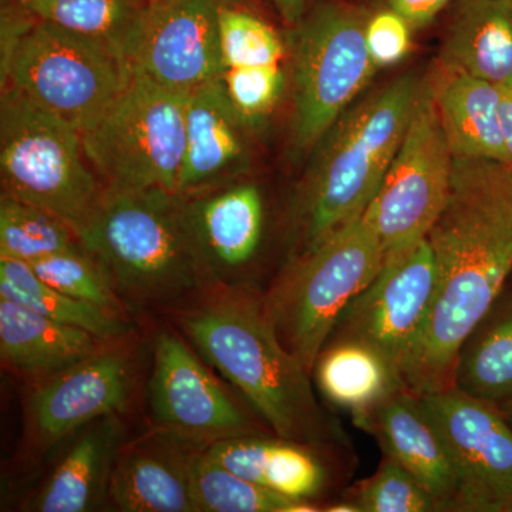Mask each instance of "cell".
I'll list each match as a JSON object with an SVG mask.
<instances>
[{"mask_svg": "<svg viewBox=\"0 0 512 512\" xmlns=\"http://www.w3.org/2000/svg\"><path fill=\"white\" fill-rule=\"evenodd\" d=\"M355 512H439L436 498L412 473L383 456L375 474L342 495Z\"/></svg>", "mask_w": 512, "mask_h": 512, "instance_id": "31", "label": "cell"}, {"mask_svg": "<svg viewBox=\"0 0 512 512\" xmlns=\"http://www.w3.org/2000/svg\"><path fill=\"white\" fill-rule=\"evenodd\" d=\"M357 429L375 437L383 456L412 473L450 512L457 494L456 463L423 397L403 387L359 420Z\"/></svg>", "mask_w": 512, "mask_h": 512, "instance_id": "16", "label": "cell"}, {"mask_svg": "<svg viewBox=\"0 0 512 512\" xmlns=\"http://www.w3.org/2000/svg\"><path fill=\"white\" fill-rule=\"evenodd\" d=\"M367 16L325 2L293 26V144L301 153L318 146L379 69L366 45Z\"/></svg>", "mask_w": 512, "mask_h": 512, "instance_id": "9", "label": "cell"}, {"mask_svg": "<svg viewBox=\"0 0 512 512\" xmlns=\"http://www.w3.org/2000/svg\"><path fill=\"white\" fill-rule=\"evenodd\" d=\"M76 235L114 289L141 305L173 301L211 275L177 192L104 190Z\"/></svg>", "mask_w": 512, "mask_h": 512, "instance_id": "4", "label": "cell"}, {"mask_svg": "<svg viewBox=\"0 0 512 512\" xmlns=\"http://www.w3.org/2000/svg\"><path fill=\"white\" fill-rule=\"evenodd\" d=\"M498 116H500L505 153H507V164L512 167V86L500 87Z\"/></svg>", "mask_w": 512, "mask_h": 512, "instance_id": "37", "label": "cell"}, {"mask_svg": "<svg viewBox=\"0 0 512 512\" xmlns=\"http://www.w3.org/2000/svg\"><path fill=\"white\" fill-rule=\"evenodd\" d=\"M222 86L234 109L249 128H254L274 111L286 86L281 64L231 67L221 74Z\"/></svg>", "mask_w": 512, "mask_h": 512, "instance_id": "34", "label": "cell"}, {"mask_svg": "<svg viewBox=\"0 0 512 512\" xmlns=\"http://www.w3.org/2000/svg\"><path fill=\"white\" fill-rule=\"evenodd\" d=\"M434 101L454 158L507 164L498 104L500 87L439 66L430 77Z\"/></svg>", "mask_w": 512, "mask_h": 512, "instance_id": "22", "label": "cell"}, {"mask_svg": "<svg viewBox=\"0 0 512 512\" xmlns=\"http://www.w3.org/2000/svg\"><path fill=\"white\" fill-rule=\"evenodd\" d=\"M454 0H386L387 8L396 10L413 29L430 25Z\"/></svg>", "mask_w": 512, "mask_h": 512, "instance_id": "36", "label": "cell"}, {"mask_svg": "<svg viewBox=\"0 0 512 512\" xmlns=\"http://www.w3.org/2000/svg\"><path fill=\"white\" fill-rule=\"evenodd\" d=\"M434 292L436 262L429 241L424 239L402 258L383 265L375 281L349 303L330 339L365 343L389 359L402 375V367L426 326Z\"/></svg>", "mask_w": 512, "mask_h": 512, "instance_id": "13", "label": "cell"}, {"mask_svg": "<svg viewBox=\"0 0 512 512\" xmlns=\"http://www.w3.org/2000/svg\"><path fill=\"white\" fill-rule=\"evenodd\" d=\"M312 376L323 396L346 410L353 421L406 387L389 359L350 339H330L316 360Z\"/></svg>", "mask_w": 512, "mask_h": 512, "instance_id": "25", "label": "cell"}, {"mask_svg": "<svg viewBox=\"0 0 512 512\" xmlns=\"http://www.w3.org/2000/svg\"><path fill=\"white\" fill-rule=\"evenodd\" d=\"M192 227L211 274L248 264L261 244L264 201L252 184L188 198Z\"/></svg>", "mask_w": 512, "mask_h": 512, "instance_id": "21", "label": "cell"}, {"mask_svg": "<svg viewBox=\"0 0 512 512\" xmlns=\"http://www.w3.org/2000/svg\"><path fill=\"white\" fill-rule=\"evenodd\" d=\"M208 444L163 430L161 437L123 448L114 460L109 494L121 511L195 512L192 458Z\"/></svg>", "mask_w": 512, "mask_h": 512, "instance_id": "18", "label": "cell"}, {"mask_svg": "<svg viewBox=\"0 0 512 512\" xmlns=\"http://www.w3.org/2000/svg\"><path fill=\"white\" fill-rule=\"evenodd\" d=\"M150 406L161 430L202 444L262 433L183 340L168 330L156 343Z\"/></svg>", "mask_w": 512, "mask_h": 512, "instance_id": "14", "label": "cell"}, {"mask_svg": "<svg viewBox=\"0 0 512 512\" xmlns=\"http://www.w3.org/2000/svg\"><path fill=\"white\" fill-rule=\"evenodd\" d=\"M190 484L195 510L201 512L318 511L311 501H296L229 473L204 454L192 458Z\"/></svg>", "mask_w": 512, "mask_h": 512, "instance_id": "29", "label": "cell"}, {"mask_svg": "<svg viewBox=\"0 0 512 512\" xmlns=\"http://www.w3.org/2000/svg\"><path fill=\"white\" fill-rule=\"evenodd\" d=\"M116 416V414H114ZM114 416L93 421L73 444L52 477L30 504L40 512L93 510L109 491L119 427Z\"/></svg>", "mask_w": 512, "mask_h": 512, "instance_id": "24", "label": "cell"}, {"mask_svg": "<svg viewBox=\"0 0 512 512\" xmlns=\"http://www.w3.org/2000/svg\"><path fill=\"white\" fill-rule=\"evenodd\" d=\"M220 45L224 69L274 66L285 56L284 40L271 25L247 10L224 3L220 10Z\"/></svg>", "mask_w": 512, "mask_h": 512, "instance_id": "33", "label": "cell"}, {"mask_svg": "<svg viewBox=\"0 0 512 512\" xmlns=\"http://www.w3.org/2000/svg\"><path fill=\"white\" fill-rule=\"evenodd\" d=\"M315 447L261 434L229 437L204 447L210 460L229 473L296 501L320 497L329 483Z\"/></svg>", "mask_w": 512, "mask_h": 512, "instance_id": "19", "label": "cell"}, {"mask_svg": "<svg viewBox=\"0 0 512 512\" xmlns=\"http://www.w3.org/2000/svg\"><path fill=\"white\" fill-rule=\"evenodd\" d=\"M79 245L73 228L56 215L2 195L0 258L15 259L30 265Z\"/></svg>", "mask_w": 512, "mask_h": 512, "instance_id": "30", "label": "cell"}, {"mask_svg": "<svg viewBox=\"0 0 512 512\" xmlns=\"http://www.w3.org/2000/svg\"><path fill=\"white\" fill-rule=\"evenodd\" d=\"M436 292L426 326L402 367L419 396L454 386L458 352L512 274V167L454 158L446 207L429 237Z\"/></svg>", "mask_w": 512, "mask_h": 512, "instance_id": "1", "label": "cell"}, {"mask_svg": "<svg viewBox=\"0 0 512 512\" xmlns=\"http://www.w3.org/2000/svg\"><path fill=\"white\" fill-rule=\"evenodd\" d=\"M498 407H500L501 413L504 414L505 419L508 420V423L512 426V399L507 400V402L498 404Z\"/></svg>", "mask_w": 512, "mask_h": 512, "instance_id": "39", "label": "cell"}, {"mask_svg": "<svg viewBox=\"0 0 512 512\" xmlns=\"http://www.w3.org/2000/svg\"><path fill=\"white\" fill-rule=\"evenodd\" d=\"M0 171L2 195L56 215L74 232L104 194L82 133L13 87L2 89Z\"/></svg>", "mask_w": 512, "mask_h": 512, "instance_id": "6", "label": "cell"}, {"mask_svg": "<svg viewBox=\"0 0 512 512\" xmlns=\"http://www.w3.org/2000/svg\"><path fill=\"white\" fill-rule=\"evenodd\" d=\"M249 127L229 101L220 77L191 90L178 194L198 197L234 180L248 164Z\"/></svg>", "mask_w": 512, "mask_h": 512, "instance_id": "17", "label": "cell"}, {"mask_svg": "<svg viewBox=\"0 0 512 512\" xmlns=\"http://www.w3.org/2000/svg\"><path fill=\"white\" fill-rule=\"evenodd\" d=\"M412 25L390 8L369 13L366 20V45L376 66L402 62L412 50Z\"/></svg>", "mask_w": 512, "mask_h": 512, "instance_id": "35", "label": "cell"}, {"mask_svg": "<svg viewBox=\"0 0 512 512\" xmlns=\"http://www.w3.org/2000/svg\"><path fill=\"white\" fill-rule=\"evenodd\" d=\"M439 66L512 86V0H457Z\"/></svg>", "mask_w": 512, "mask_h": 512, "instance_id": "20", "label": "cell"}, {"mask_svg": "<svg viewBox=\"0 0 512 512\" xmlns=\"http://www.w3.org/2000/svg\"><path fill=\"white\" fill-rule=\"evenodd\" d=\"M46 284L66 295L94 306L120 313V301L109 275L100 262L82 244L57 252L30 264Z\"/></svg>", "mask_w": 512, "mask_h": 512, "instance_id": "32", "label": "cell"}, {"mask_svg": "<svg viewBox=\"0 0 512 512\" xmlns=\"http://www.w3.org/2000/svg\"><path fill=\"white\" fill-rule=\"evenodd\" d=\"M221 0H146L126 60L178 92L221 77Z\"/></svg>", "mask_w": 512, "mask_h": 512, "instance_id": "12", "label": "cell"}, {"mask_svg": "<svg viewBox=\"0 0 512 512\" xmlns=\"http://www.w3.org/2000/svg\"><path fill=\"white\" fill-rule=\"evenodd\" d=\"M383 265L382 241L367 210L316 247L292 255L264 305L285 348L309 372L342 313Z\"/></svg>", "mask_w": 512, "mask_h": 512, "instance_id": "5", "label": "cell"}, {"mask_svg": "<svg viewBox=\"0 0 512 512\" xmlns=\"http://www.w3.org/2000/svg\"><path fill=\"white\" fill-rule=\"evenodd\" d=\"M130 384V356L120 349H100L47 377L30 402L37 441L50 446L80 427L121 412Z\"/></svg>", "mask_w": 512, "mask_h": 512, "instance_id": "15", "label": "cell"}, {"mask_svg": "<svg viewBox=\"0 0 512 512\" xmlns=\"http://www.w3.org/2000/svg\"><path fill=\"white\" fill-rule=\"evenodd\" d=\"M187 97L131 69L123 92L82 134L87 161L104 190L177 192Z\"/></svg>", "mask_w": 512, "mask_h": 512, "instance_id": "7", "label": "cell"}, {"mask_svg": "<svg viewBox=\"0 0 512 512\" xmlns=\"http://www.w3.org/2000/svg\"><path fill=\"white\" fill-rule=\"evenodd\" d=\"M130 76L126 60L107 47L37 19L2 55V89L13 87L82 134Z\"/></svg>", "mask_w": 512, "mask_h": 512, "instance_id": "8", "label": "cell"}, {"mask_svg": "<svg viewBox=\"0 0 512 512\" xmlns=\"http://www.w3.org/2000/svg\"><path fill=\"white\" fill-rule=\"evenodd\" d=\"M180 323L275 436L315 448H349L348 434L316 399L312 373L285 348L264 301L227 291L185 313Z\"/></svg>", "mask_w": 512, "mask_h": 512, "instance_id": "2", "label": "cell"}, {"mask_svg": "<svg viewBox=\"0 0 512 512\" xmlns=\"http://www.w3.org/2000/svg\"><path fill=\"white\" fill-rule=\"evenodd\" d=\"M454 157L441 127L433 87L423 80L409 127L375 198L366 208L384 251V264L429 237L446 207Z\"/></svg>", "mask_w": 512, "mask_h": 512, "instance_id": "10", "label": "cell"}, {"mask_svg": "<svg viewBox=\"0 0 512 512\" xmlns=\"http://www.w3.org/2000/svg\"><path fill=\"white\" fill-rule=\"evenodd\" d=\"M104 343L87 330L0 298V355L6 365L19 372L55 375L99 352Z\"/></svg>", "mask_w": 512, "mask_h": 512, "instance_id": "23", "label": "cell"}, {"mask_svg": "<svg viewBox=\"0 0 512 512\" xmlns=\"http://www.w3.org/2000/svg\"><path fill=\"white\" fill-rule=\"evenodd\" d=\"M453 389L497 406L512 399L510 289H504L461 346Z\"/></svg>", "mask_w": 512, "mask_h": 512, "instance_id": "26", "label": "cell"}, {"mask_svg": "<svg viewBox=\"0 0 512 512\" xmlns=\"http://www.w3.org/2000/svg\"><path fill=\"white\" fill-rule=\"evenodd\" d=\"M423 80L403 74L357 100L313 148L296 197L293 255L316 247L369 207L402 144Z\"/></svg>", "mask_w": 512, "mask_h": 512, "instance_id": "3", "label": "cell"}, {"mask_svg": "<svg viewBox=\"0 0 512 512\" xmlns=\"http://www.w3.org/2000/svg\"><path fill=\"white\" fill-rule=\"evenodd\" d=\"M289 26H296L305 16L306 0H269Z\"/></svg>", "mask_w": 512, "mask_h": 512, "instance_id": "38", "label": "cell"}, {"mask_svg": "<svg viewBox=\"0 0 512 512\" xmlns=\"http://www.w3.org/2000/svg\"><path fill=\"white\" fill-rule=\"evenodd\" d=\"M42 22L92 39L126 60L146 0H15ZM127 62V60H126Z\"/></svg>", "mask_w": 512, "mask_h": 512, "instance_id": "28", "label": "cell"}, {"mask_svg": "<svg viewBox=\"0 0 512 512\" xmlns=\"http://www.w3.org/2000/svg\"><path fill=\"white\" fill-rule=\"evenodd\" d=\"M421 397L456 463L451 512H512V426L500 407L456 389Z\"/></svg>", "mask_w": 512, "mask_h": 512, "instance_id": "11", "label": "cell"}, {"mask_svg": "<svg viewBox=\"0 0 512 512\" xmlns=\"http://www.w3.org/2000/svg\"><path fill=\"white\" fill-rule=\"evenodd\" d=\"M0 298L19 303L46 318L87 330L103 342L120 338L126 332V325L116 313L66 295L40 279L32 266L15 259L0 258Z\"/></svg>", "mask_w": 512, "mask_h": 512, "instance_id": "27", "label": "cell"}]
</instances>
